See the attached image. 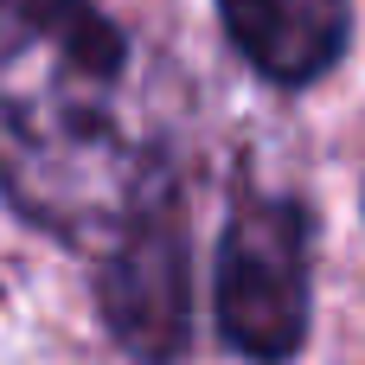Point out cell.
<instances>
[{
  "label": "cell",
  "mask_w": 365,
  "mask_h": 365,
  "mask_svg": "<svg viewBox=\"0 0 365 365\" xmlns=\"http://www.w3.org/2000/svg\"><path fill=\"white\" fill-rule=\"evenodd\" d=\"M218 19L244 64L282 90L327 77L353 38V0H218Z\"/></svg>",
  "instance_id": "4"
},
{
  "label": "cell",
  "mask_w": 365,
  "mask_h": 365,
  "mask_svg": "<svg viewBox=\"0 0 365 365\" xmlns=\"http://www.w3.org/2000/svg\"><path fill=\"white\" fill-rule=\"evenodd\" d=\"M308 276H314V218L295 199L250 192L218 244V334L231 353L257 365H282L308 334Z\"/></svg>",
  "instance_id": "2"
},
{
  "label": "cell",
  "mask_w": 365,
  "mask_h": 365,
  "mask_svg": "<svg viewBox=\"0 0 365 365\" xmlns=\"http://www.w3.org/2000/svg\"><path fill=\"white\" fill-rule=\"evenodd\" d=\"M0 186L26 225L90 257L173 192L135 109V45L96 0H0Z\"/></svg>",
  "instance_id": "1"
},
{
  "label": "cell",
  "mask_w": 365,
  "mask_h": 365,
  "mask_svg": "<svg viewBox=\"0 0 365 365\" xmlns=\"http://www.w3.org/2000/svg\"><path fill=\"white\" fill-rule=\"evenodd\" d=\"M96 308L135 365H173L192 340V250L180 186L160 192L109 250L96 276Z\"/></svg>",
  "instance_id": "3"
}]
</instances>
